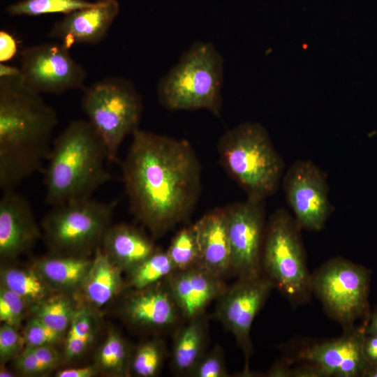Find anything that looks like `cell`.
<instances>
[{
  "instance_id": "obj_26",
  "label": "cell",
  "mask_w": 377,
  "mask_h": 377,
  "mask_svg": "<svg viewBox=\"0 0 377 377\" xmlns=\"http://www.w3.org/2000/svg\"><path fill=\"white\" fill-rule=\"evenodd\" d=\"M133 350L116 330H110L97 350L95 364L98 372L112 376H129Z\"/></svg>"
},
{
  "instance_id": "obj_12",
  "label": "cell",
  "mask_w": 377,
  "mask_h": 377,
  "mask_svg": "<svg viewBox=\"0 0 377 377\" xmlns=\"http://www.w3.org/2000/svg\"><path fill=\"white\" fill-rule=\"evenodd\" d=\"M281 185L300 227L322 230L333 211L326 173L310 161L298 160L284 172Z\"/></svg>"
},
{
  "instance_id": "obj_6",
  "label": "cell",
  "mask_w": 377,
  "mask_h": 377,
  "mask_svg": "<svg viewBox=\"0 0 377 377\" xmlns=\"http://www.w3.org/2000/svg\"><path fill=\"white\" fill-rule=\"evenodd\" d=\"M301 230L289 212L276 209L266 223L261 256L262 274L293 307L308 303L312 296Z\"/></svg>"
},
{
  "instance_id": "obj_38",
  "label": "cell",
  "mask_w": 377,
  "mask_h": 377,
  "mask_svg": "<svg viewBox=\"0 0 377 377\" xmlns=\"http://www.w3.org/2000/svg\"><path fill=\"white\" fill-rule=\"evenodd\" d=\"M98 372L95 365L68 368L57 371L56 377H93Z\"/></svg>"
},
{
  "instance_id": "obj_17",
  "label": "cell",
  "mask_w": 377,
  "mask_h": 377,
  "mask_svg": "<svg viewBox=\"0 0 377 377\" xmlns=\"http://www.w3.org/2000/svg\"><path fill=\"white\" fill-rule=\"evenodd\" d=\"M119 11L117 0H98L89 7L65 14L53 24L48 37L69 49L76 44H97L107 35Z\"/></svg>"
},
{
  "instance_id": "obj_20",
  "label": "cell",
  "mask_w": 377,
  "mask_h": 377,
  "mask_svg": "<svg viewBox=\"0 0 377 377\" xmlns=\"http://www.w3.org/2000/svg\"><path fill=\"white\" fill-rule=\"evenodd\" d=\"M100 248L116 267L127 273L157 251L145 234L126 223L111 225Z\"/></svg>"
},
{
  "instance_id": "obj_28",
  "label": "cell",
  "mask_w": 377,
  "mask_h": 377,
  "mask_svg": "<svg viewBox=\"0 0 377 377\" xmlns=\"http://www.w3.org/2000/svg\"><path fill=\"white\" fill-rule=\"evenodd\" d=\"M167 252L156 251L128 272V286L142 289L154 285L175 271Z\"/></svg>"
},
{
  "instance_id": "obj_2",
  "label": "cell",
  "mask_w": 377,
  "mask_h": 377,
  "mask_svg": "<svg viewBox=\"0 0 377 377\" xmlns=\"http://www.w3.org/2000/svg\"><path fill=\"white\" fill-rule=\"evenodd\" d=\"M58 124L54 109L20 75L0 77V188L15 190L42 169Z\"/></svg>"
},
{
  "instance_id": "obj_29",
  "label": "cell",
  "mask_w": 377,
  "mask_h": 377,
  "mask_svg": "<svg viewBox=\"0 0 377 377\" xmlns=\"http://www.w3.org/2000/svg\"><path fill=\"white\" fill-rule=\"evenodd\" d=\"M163 340L153 339L139 344L133 350L129 376L154 377L158 374L166 357Z\"/></svg>"
},
{
  "instance_id": "obj_23",
  "label": "cell",
  "mask_w": 377,
  "mask_h": 377,
  "mask_svg": "<svg viewBox=\"0 0 377 377\" xmlns=\"http://www.w3.org/2000/svg\"><path fill=\"white\" fill-rule=\"evenodd\" d=\"M92 258L52 254L36 260L33 266L57 292L75 295L89 269Z\"/></svg>"
},
{
  "instance_id": "obj_11",
  "label": "cell",
  "mask_w": 377,
  "mask_h": 377,
  "mask_svg": "<svg viewBox=\"0 0 377 377\" xmlns=\"http://www.w3.org/2000/svg\"><path fill=\"white\" fill-rule=\"evenodd\" d=\"M274 284L263 274L240 277L218 299L215 317L235 339L245 364L243 374H251L249 362L253 353L251 330Z\"/></svg>"
},
{
  "instance_id": "obj_34",
  "label": "cell",
  "mask_w": 377,
  "mask_h": 377,
  "mask_svg": "<svg viewBox=\"0 0 377 377\" xmlns=\"http://www.w3.org/2000/svg\"><path fill=\"white\" fill-rule=\"evenodd\" d=\"M29 305L17 295L0 286V320L17 329Z\"/></svg>"
},
{
  "instance_id": "obj_13",
  "label": "cell",
  "mask_w": 377,
  "mask_h": 377,
  "mask_svg": "<svg viewBox=\"0 0 377 377\" xmlns=\"http://www.w3.org/2000/svg\"><path fill=\"white\" fill-rule=\"evenodd\" d=\"M230 248V271L238 278L262 274L266 228L265 200L247 198L225 207Z\"/></svg>"
},
{
  "instance_id": "obj_42",
  "label": "cell",
  "mask_w": 377,
  "mask_h": 377,
  "mask_svg": "<svg viewBox=\"0 0 377 377\" xmlns=\"http://www.w3.org/2000/svg\"><path fill=\"white\" fill-rule=\"evenodd\" d=\"M363 377H377V364H368Z\"/></svg>"
},
{
  "instance_id": "obj_1",
  "label": "cell",
  "mask_w": 377,
  "mask_h": 377,
  "mask_svg": "<svg viewBox=\"0 0 377 377\" xmlns=\"http://www.w3.org/2000/svg\"><path fill=\"white\" fill-rule=\"evenodd\" d=\"M122 179L131 212L155 238L189 216L201 190L188 142L140 129L132 135Z\"/></svg>"
},
{
  "instance_id": "obj_5",
  "label": "cell",
  "mask_w": 377,
  "mask_h": 377,
  "mask_svg": "<svg viewBox=\"0 0 377 377\" xmlns=\"http://www.w3.org/2000/svg\"><path fill=\"white\" fill-rule=\"evenodd\" d=\"M223 59L210 42L196 41L157 85L159 103L171 110H207L219 116L222 108Z\"/></svg>"
},
{
  "instance_id": "obj_15",
  "label": "cell",
  "mask_w": 377,
  "mask_h": 377,
  "mask_svg": "<svg viewBox=\"0 0 377 377\" xmlns=\"http://www.w3.org/2000/svg\"><path fill=\"white\" fill-rule=\"evenodd\" d=\"M121 306V318L131 327L161 332L172 329L184 318L166 278L142 289H132Z\"/></svg>"
},
{
  "instance_id": "obj_37",
  "label": "cell",
  "mask_w": 377,
  "mask_h": 377,
  "mask_svg": "<svg viewBox=\"0 0 377 377\" xmlns=\"http://www.w3.org/2000/svg\"><path fill=\"white\" fill-rule=\"evenodd\" d=\"M17 43L15 37L8 31H0V61L6 63L11 60L17 54Z\"/></svg>"
},
{
  "instance_id": "obj_21",
  "label": "cell",
  "mask_w": 377,
  "mask_h": 377,
  "mask_svg": "<svg viewBox=\"0 0 377 377\" xmlns=\"http://www.w3.org/2000/svg\"><path fill=\"white\" fill-rule=\"evenodd\" d=\"M122 271L103 253L100 246L92 257V262L79 291L82 306L94 309L109 303L124 287Z\"/></svg>"
},
{
  "instance_id": "obj_14",
  "label": "cell",
  "mask_w": 377,
  "mask_h": 377,
  "mask_svg": "<svg viewBox=\"0 0 377 377\" xmlns=\"http://www.w3.org/2000/svg\"><path fill=\"white\" fill-rule=\"evenodd\" d=\"M364 326L343 331L337 338L302 341L288 358L314 367L321 377H363L368 365L363 352Z\"/></svg>"
},
{
  "instance_id": "obj_27",
  "label": "cell",
  "mask_w": 377,
  "mask_h": 377,
  "mask_svg": "<svg viewBox=\"0 0 377 377\" xmlns=\"http://www.w3.org/2000/svg\"><path fill=\"white\" fill-rule=\"evenodd\" d=\"M98 330L95 309L81 306L73 316L66 331L64 355L71 360L81 356L93 342Z\"/></svg>"
},
{
  "instance_id": "obj_4",
  "label": "cell",
  "mask_w": 377,
  "mask_h": 377,
  "mask_svg": "<svg viewBox=\"0 0 377 377\" xmlns=\"http://www.w3.org/2000/svg\"><path fill=\"white\" fill-rule=\"evenodd\" d=\"M218 152L221 165L247 198L265 200L279 188L285 163L260 124L244 122L228 130Z\"/></svg>"
},
{
  "instance_id": "obj_22",
  "label": "cell",
  "mask_w": 377,
  "mask_h": 377,
  "mask_svg": "<svg viewBox=\"0 0 377 377\" xmlns=\"http://www.w3.org/2000/svg\"><path fill=\"white\" fill-rule=\"evenodd\" d=\"M208 340V319L204 314L188 320L176 331L170 365L177 375L188 376L205 353Z\"/></svg>"
},
{
  "instance_id": "obj_33",
  "label": "cell",
  "mask_w": 377,
  "mask_h": 377,
  "mask_svg": "<svg viewBox=\"0 0 377 377\" xmlns=\"http://www.w3.org/2000/svg\"><path fill=\"white\" fill-rule=\"evenodd\" d=\"M223 348L215 345L205 352L190 372L191 377H228L229 376Z\"/></svg>"
},
{
  "instance_id": "obj_10",
  "label": "cell",
  "mask_w": 377,
  "mask_h": 377,
  "mask_svg": "<svg viewBox=\"0 0 377 377\" xmlns=\"http://www.w3.org/2000/svg\"><path fill=\"white\" fill-rule=\"evenodd\" d=\"M20 77L39 94H61L82 89L85 69L60 42L46 43L24 49L20 55Z\"/></svg>"
},
{
  "instance_id": "obj_24",
  "label": "cell",
  "mask_w": 377,
  "mask_h": 377,
  "mask_svg": "<svg viewBox=\"0 0 377 377\" xmlns=\"http://www.w3.org/2000/svg\"><path fill=\"white\" fill-rule=\"evenodd\" d=\"M0 277L1 285L20 296L29 307L57 292L34 267L3 266L1 269Z\"/></svg>"
},
{
  "instance_id": "obj_3",
  "label": "cell",
  "mask_w": 377,
  "mask_h": 377,
  "mask_svg": "<svg viewBox=\"0 0 377 377\" xmlns=\"http://www.w3.org/2000/svg\"><path fill=\"white\" fill-rule=\"evenodd\" d=\"M107 148L88 120L71 122L53 140L44 170L45 202L54 207L91 198L112 176Z\"/></svg>"
},
{
  "instance_id": "obj_39",
  "label": "cell",
  "mask_w": 377,
  "mask_h": 377,
  "mask_svg": "<svg viewBox=\"0 0 377 377\" xmlns=\"http://www.w3.org/2000/svg\"><path fill=\"white\" fill-rule=\"evenodd\" d=\"M363 352L368 364H377V335L365 334Z\"/></svg>"
},
{
  "instance_id": "obj_9",
  "label": "cell",
  "mask_w": 377,
  "mask_h": 377,
  "mask_svg": "<svg viewBox=\"0 0 377 377\" xmlns=\"http://www.w3.org/2000/svg\"><path fill=\"white\" fill-rule=\"evenodd\" d=\"M371 270L342 257L331 258L311 274V291L343 331L364 325L370 313Z\"/></svg>"
},
{
  "instance_id": "obj_7",
  "label": "cell",
  "mask_w": 377,
  "mask_h": 377,
  "mask_svg": "<svg viewBox=\"0 0 377 377\" xmlns=\"http://www.w3.org/2000/svg\"><path fill=\"white\" fill-rule=\"evenodd\" d=\"M117 202L91 198L52 207L41 221V230L52 253L90 257L101 246L111 226Z\"/></svg>"
},
{
  "instance_id": "obj_36",
  "label": "cell",
  "mask_w": 377,
  "mask_h": 377,
  "mask_svg": "<svg viewBox=\"0 0 377 377\" xmlns=\"http://www.w3.org/2000/svg\"><path fill=\"white\" fill-rule=\"evenodd\" d=\"M23 336L17 328L6 323L0 327V363L3 366L7 362L13 360L24 348Z\"/></svg>"
},
{
  "instance_id": "obj_8",
  "label": "cell",
  "mask_w": 377,
  "mask_h": 377,
  "mask_svg": "<svg viewBox=\"0 0 377 377\" xmlns=\"http://www.w3.org/2000/svg\"><path fill=\"white\" fill-rule=\"evenodd\" d=\"M82 107L103 140L110 161H116L124 140L138 128L142 102L134 84L121 77L98 81L84 90Z\"/></svg>"
},
{
  "instance_id": "obj_18",
  "label": "cell",
  "mask_w": 377,
  "mask_h": 377,
  "mask_svg": "<svg viewBox=\"0 0 377 377\" xmlns=\"http://www.w3.org/2000/svg\"><path fill=\"white\" fill-rule=\"evenodd\" d=\"M166 281L184 318L187 320L204 314L207 306L218 300L228 288L223 278L200 266L175 270Z\"/></svg>"
},
{
  "instance_id": "obj_41",
  "label": "cell",
  "mask_w": 377,
  "mask_h": 377,
  "mask_svg": "<svg viewBox=\"0 0 377 377\" xmlns=\"http://www.w3.org/2000/svg\"><path fill=\"white\" fill-rule=\"evenodd\" d=\"M20 75V68L6 64V63L0 64V77H14Z\"/></svg>"
},
{
  "instance_id": "obj_32",
  "label": "cell",
  "mask_w": 377,
  "mask_h": 377,
  "mask_svg": "<svg viewBox=\"0 0 377 377\" xmlns=\"http://www.w3.org/2000/svg\"><path fill=\"white\" fill-rule=\"evenodd\" d=\"M166 252L176 270L199 266V249L193 225L180 230L173 237Z\"/></svg>"
},
{
  "instance_id": "obj_30",
  "label": "cell",
  "mask_w": 377,
  "mask_h": 377,
  "mask_svg": "<svg viewBox=\"0 0 377 377\" xmlns=\"http://www.w3.org/2000/svg\"><path fill=\"white\" fill-rule=\"evenodd\" d=\"M61 357L53 346H25L13 360L15 371L23 376L43 375L56 368Z\"/></svg>"
},
{
  "instance_id": "obj_31",
  "label": "cell",
  "mask_w": 377,
  "mask_h": 377,
  "mask_svg": "<svg viewBox=\"0 0 377 377\" xmlns=\"http://www.w3.org/2000/svg\"><path fill=\"white\" fill-rule=\"evenodd\" d=\"M93 3L87 0H21L8 6L6 11L14 16H38L58 13L67 14Z\"/></svg>"
},
{
  "instance_id": "obj_25",
  "label": "cell",
  "mask_w": 377,
  "mask_h": 377,
  "mask_svg": "<svg viewBox=\"0 0 377 377\" xmlns=\"http://www.w3.org/2000/svg\"><path fill=\"white\" fill-rule=\"evenodd\" d=\"M74 295L56 292L29 309L34 316L61 335L66 332L77 310L80 307Z\"/></svg>"
},
{
  "instance_id": "obj_40",
  "label": "cell",
  "mask_w": 377,
  "mask_h": 377,
  "mask_svg": "<svg viewBox=\"0 0 377 377\" xmlns=\"http://www.w3.org/2000/svg\"><path fill=\"white\" fill-rule=\"evenodd\" d=\"M364 333L377 335V306L373 311H370L364 325Z\"/></svg>"
},
{
  "instance_id": "obj_43",
  "label": "cell",
  "mask_w": 377,
  "mask_h": 377,
  "mask_svg": "<svg viewBox=\"0 0 377 377\" xmlns=\"http://www.w3.org/2000/svg\"><path fill=\"white\" fill-rule=\"evenodd\" d=\"M0 376L1 377H13V376H15V374L1 367Z\"/></svg>"
},
{
  "instance_id": "obj_35",
  "label": "cell",
  "mask_w": 377,
  "mask_h": 377,
  "mask_svg": "<svg viewBox=\"0 0 377 377\" xmlns=\"http://www.w3.org/2000/svg\"><path fill=\"white\" fill-rule=\"evenodd\" d=\"M61 337L62 335L32 316L27 323L23 334L26 346H53Z\"/></svg>"
},
{
  "instance_id": "obj_19",
  "label": "cell",
  "mask_w": 377,
  "mask_h": 377,
  "mask_svg": "<svg viewBox=\"0 0 377 377\" xmlns=\"http://www.w3.org/2000/svg\"><path fill=\"white\" fill-rule=\"evenodd\" d=\"M193 226L199 249V266L223 278L231 272L226 208L207 212Z\"/></svg>"
},
{
  "instance_id": "obj_16",
  "label": "cell",
  "mask_w": 377,
  "mask_h": 377,
  "mask_svg": "<svg viewBox=\"0 0 377 377\" xmlns=\"http://www.w3.org/2000/svg\"><path fill=\"white\" fill-rule=\"evenodd\" d=\"M42 235L31 206L15 190L3 192L0 199V257L15 260L27 251Z\"/></svg>"
}]
</instances>
